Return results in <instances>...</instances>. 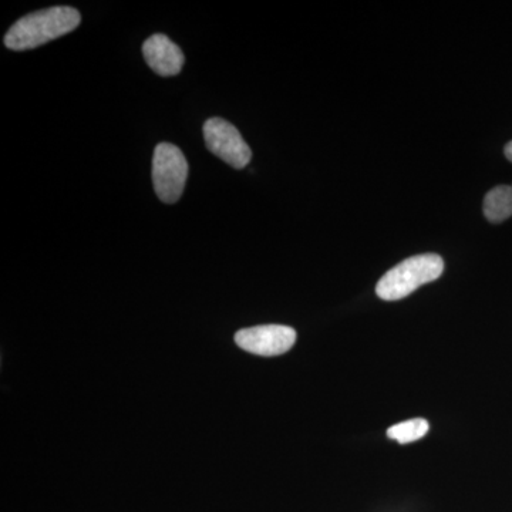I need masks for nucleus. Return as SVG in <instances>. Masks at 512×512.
Here are the masks:
<instances>
[{
    "label": "nucleus",
    "mask_w": 512,
    "mask_h": 512,
    "mask_svg": "<svg viewBox=\"0 0 512 512\" xmlns=\"http://www.w3.org/2000/svg\"><path fill=\"white\" fill-rule=\"evenodd\" d=\"M187 177L188 163L183 151L174 144H158L153 158V183L158 198L165 204L180 200Z\"/></svg>",
    "instance_id": "obj_3"
},
{
    "label": "nucleus",
    "mask_w": 512,
    "mask_h": 512,
    "mask_svg": "<svg viewBox=\"0 0 512 512\" xmlns=\"http://www.w3.org/2000/svg\"><path fill=\"white\" fill-rule=\"evenodd\" d=\"M484 215L493 224H500L512 215V185H500L484 198Z\"/></svg>",
    "instance_id": "obj_7"
},
{
    "label": "nucleus",
    "mask_w": 512,
    "mask_h": 512,
    "mask_svg": "<svg viewBox=\"0 0 512 512\" xmlns=\"http://www.w3.org/2000/svg\"><path fill=\"white\" fill-rule=\"evenodd\" d=\"M148 66L163 77L177 76L183 69L184 55L167 36L148 37L143 46Z\"/></svg>",
    "instance_id": "obj_6"
},
{
    "label": "nucleus",
    "mask_w": 512,
    "mask_h": 512,
    "mask_svg": "<svg viewBox=\"0 0 512 512\" xmlns=\"http://www.w3.org/2000/svg\"><path fill=\"white\" fill-rule=\"evenodd\" d=\"M429 421L424 419H413L404 423L394 424L387 430L390 439L399 441L400 444L413 443L423 439L429 433Z\"/></svg>",
    "instance_id": "obj_8"
},
{
    "label": "nucleus",
    "mask_w": 512,
    "mask_h": 512,
    "mask_svg": "<svg viewBox=\"0 0 512 512\" xmlns=\"http://www.w3.org/2000/svg\"><path fill=\"white\" fill-rule=\"evenodd\" d=\"M443 271L444 261L440 255L410 256L382 276L376 286L377 296L387 302L400 301L420 286L439 279Z\"/></svg>",
    "instance_id": "obj_2"
},
{
    "label": "nucleus",
    "mask_w": 512,
    "mask_h": 512,
    "mask_svg": "<svg viewBox=\"0 0 512 512\" xmlns=\"http://www.w3.org/2000/svg\"><path fill=\"white\" fill-rule=\"evenodd\" d=\"M504 153H505V157H507L508 160H510L512 163V141H511V143H508L507 146H505Z\"/></svg>",
    "instance_id": "obj_9"
},
{
    "label": "nucleus",
    "mask_w": 512,
    "mask_h": 512,
    "mask_svg": "<svg viewBox=\"0 0 512 512\" xmlns=\"http://www.w3.org/2000/svg\"><path fill=\"white\" fill-rule=\"evenodd\" d=\"M235 342L245 352L258 356H279L289 352L296 342L295 329L284 325H262L239 330Z\"/></svg>",
    "instance_id": "obj_5"
},
{
    "label": "nucleus",
    "mask_w": 512,
    "mask_h": 512,
    "mask_svg": "<svg viewBox=\"0 0 512 512\" xmlns=\"http://www.w3.org/2000/svg\"><path fill=\"white\" fill-rule=\"evenodd\" d=\"M204 138L212 154L237 170L247 167L251 161V148L245 143L237 128L227 120L218 117L207 120L204 124Z\"/></svg>",
    "instance_id": "obj_4"
},
{
    "label": "nucleus",
    "mask_w": 512,
    "mask_h": 512,
    "mask_svg": "<svg viewBox=\"0 0 512 512\" xmlns=\"http://www.w3.org/2000/svg\"><path fill=\"white\" fill-rule=\"evenodd\" d=\"M82 22L79 10L70 6H55L30 13L19 19L5 36V45L12 50L35 49L73 32Z\"/></svg>",
    "instance_id": "obj_1"
}]
</instances>
